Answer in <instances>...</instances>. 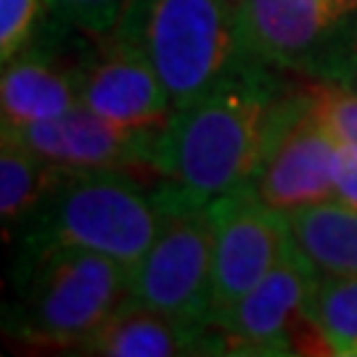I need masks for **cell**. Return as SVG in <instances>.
<instances>
[{
  "instance_id": "6da1fadb",
  "label": "cell",
  "mask_w": 357,
  "mask_h": 357,
  "mask_svg": "<svg viewBox=\"0 0 357 357\" xmlns=\"http://www.w3.org/2000/svg\"><path fill=\"white\" fill-rule=\"evenodd\" d=\"M283 88L262 69L175 109L156 143V172L167 178L156 191L162 206H206L249 183Z\"/></svg>"
},
{
  "instance_id": "7a4b0ae2",
  "label": "cell",
  "mask_w": 357,
  "mask_h": 357,
  "mask_svg": "<svg viewBox=\"0 0 357 357\" xmlns=\"http://www.w3.org/2000/svg\"><path fill=\"white\" fill-rule=\"evenodd\" d=\"M112 32L149 59L175 109L262 72L241 48L236 0H130Z\"/></svg>"
},
{
  "instance_id": "3957f363",
  "label": "cell",
  "mask_w": 357,
  "mask_h": 357,
  "mask_svg": "<svg viewBox=\"0 0 357 357\" xmlns=\"http://www.w3.org/2000/svg\"><path fill=\"white\" fill-rule=\"evenodd\" d=\"M165 209L128 169L64 167L51 193L26 220L24 252L79 246L132 270L151 249Z\"/></svg>"
},
{
  "instance_id": "277c9868",
  "label": "cell",
  "mask_w": 357,
  "mask_h": 357,
  "mask_svg": "<svg viewBox=\"0 0 357 357\" xmlns=\"http://www.w3.org/2000/svg\"><path fill=\"white\" fill-rule=\"evenodd\" d=\"M11 331L26 344L79 347L128 299L130 270L101 252L48 246L19 259Z\"/></svg>"
},
{
  "instance_id": "5b68a950",
  "label": "cell",
  "mask_w": 357,
  "mask_h": 357,
  "mask_svg": "<svg viewBox=\"0 0 357 357\" xmlns=\"http://www.w3.org/2000/svg\"><path fill=\"white\" fill-rule=\"evenodd\" d=\"M336 149L339 135L320 114L310 82L286 85L273 106L252 185L278 212L331 202L336 199Z\"/></svg>"
},
{
  "instance_id": "8992f818",
  "label": "cell",
  "mask_w": 357,
  "mask_h": 357,
  "mask_svg": "<svg viewBox=\"0 0 357 357\" xmlns=\"http://www.w3.org/2000/svg\"><path fill=\"white\" fill-rule=\"evenodd\" d=\"M212 257L215 222L209 209L167 206L151 249L130 270L128 299L191 326H209Z\"/></svg>"
},
{
  "instance_id": "52a82bcc",
  "label": "cell",
  "mask_w": 357,
  "mask_h": 357,
  "mask_svg": "<svg viewBox=\"0 0 357 357\" xmlns=\"http://www.w3.org/2000/svg\"><path fill=\"white\" fill-rule=\"evenodd\" d=\"M206 209L215 222L209 299V326H215L243 294L268 275L294 238L286 212L265 204L252 180L217 196Z\"/></svg>"
},
{
  "instance_id": "ba28073f",
  "label": "cell",
  "mask_w": 357,
  "mask_h": 357,
  "mask_svg": "<svg viewBox=\"0 0 357 357\" xmlns=\"http://www.w3.org/2000/svg\"><path fill=\"white\" fill-rule=\"evenodd\" d=\"M236 22L252 64L310 79L323 77L344 24L331 0H236Z\"/></svg>"
},
{
  "instance_id": "9c48e42d",
  "label": "cell",
  "mask_w": 357,
  "mask_h": 357,
  "mask_svg": "<svg viewBox=\"0 0 357 357\" xmlns=\"http://www.w3.org/2000/svg\"><path fill=\"white\" fill-rule=\"evenodd\" d=\"M320 278L305 252L294 241L289 243L268 275L212 326L222 336L225 352L294 355L291 323L305 310Z\"/></svg>"
},
{
  "instance_id": "30bf717a",
  "label": "cell",
  "mask_w": 357,
  "mask_h": 357,
  "mask_svg": "<svg viewBox=\"0 0 357 357\" xmlns=\"http://www.w3.org/2000/svg\"><path fill=\"white\" fill-rule=\"evenodd\" d=\"M82 106L122 128H165L175 106L153 66L116 32L96 35L79 56Z\"/></svg>"
},
{
  "instance_id": "8fae6325",
  "label": "cell",
  "mask_w": 357,
  "mask_h": 357,
  "mask_svg": "<svg viewBox=\"0 0 357 357\" xmlns=\"http://www.w3.org/2000/svg\"><path fill=\"white\" fill-rule=\"evenodd\" d=\"M3 132L13 135L53 165L138 172L146 167L156 169V143L162 128H122L79 103L53 119L3 125Z\"/></svg>"
},
{
  "instance_id": "7c38bea8",
  "label": "cell",
  "mask_w": 357,
  "mask_h": 357,
  "mask_svg": "<svg viewBox=\"0 0 357 357\" xmlns=\"http://www.w3.org/2000/svg\"><path fill=\"white\" fill-rule=\"evenodd\" d=\"M82 355L106 357H175L199 352H225L220 331L191 326L125 299L88 342L77 347Z\"/></svg>"
},
{
  "instance_id": "4fadbf2b",
  "label": "cell",
  "mask_w": 357,
  "mask_h": 357,
  "mask_svg": "<svg viewBox=\"0 0 357 357\" xmlns=\"http://www.w3.org/2000/svg\"><path fill=\"white\" fill-rule=\"evenodd\" d=\"M82 103L79 61H66L45 45H26L3 64L0 112L3 125H26L66 114Z\"/></svg>"
},
{
  "instance_id": "5bb4252c",
  "label": "cell",
  "mask_w": 357,
  "mask_h": 357,
  "mask_svg": "<svg viewBox=\"0 0 357 357\" xmlns=\"http://www.w3.org/2000/svg\"><path fill=\"white\" fill-rule=\"evenodd\" d=\"M294 243L323 278L357 275V209L342 202H320L286 212Z\"/></svg>"
},
{
  "instance_id": "9a60e30c",
  "label": "cell",
  "mask_w": 357,
  "mask_h": 357,
  "mask_svg": "<svg viewBox=\"0 0 357 357\" xmlns=\"http://www.w3.org/2000/svg\"><path fill=\"white\" fill-rule=\"evenodd\" d=\"M61 165H53L29 146L3 132L0 138V220L6 238L13 228H24L43 199L51 193Z\"/></svg>"
},
{
  "instance_id": "2e32d148",
  "label": "cell",
  "mask_w": 357,
  "mask_h": 357,
  "mask_svg": "<svg viewBox=\"0 0 357 357\" xmlns=\"http://www.w3.org/2000/svg\"><path fill=\"white\" fill-rule=\"evenodd\" d=\"M305 312L328 342L331 355L357 357V275L320 278Z\"/></svg>"
},
{
  "instance_id": "e0dca14e",
  "label": "cell",
  "mask_w": 357,
  "mask_h": 357,
  "mask_svg": "<svg viewBox=\"0 0 357 357\" xmlns=\"http://www.w3.org/2000/svg\"><path fill=\"white\" fill-rule=\"evenodd\" d=\"M130 0H45V11L59 26H75L88 35H106L116 26Z\"/></svg>"
},
{
  "instance_id": "ac0fdd59",
  "label": "cell",
  "mask_w": 357,
  "mask_h": 357,
  "mask_svg": "<svg viewBox=\"0 0 357 357\" xmlns=\"http://www.w3.org/2000/svg\"><path fill=\"white\" fill-rule=\"evenodd\" d=\"M45 0H0V59L3 64L24 51L38 35Z\"/></svg>"
},
{
  "instance_id": "d6986e66",
  "label": "cell",
  "mask_w": 357,
  "mask_h": 357,
  "mask_svg": "<svg viewBox=\"0 0 357 357\" xmlns=\"http://www.w3.org/2000/svg\"><path fill=\"white\" fill-rule=\"evenodd\" d=\"M310 90L318 101V109L323 119L328 122V128L342 138V141L357 143V93L344 88L339 82L328 79H310Z\"/></svg>"
},
{
  "instance_id": "ffe728a7",
  "label": "cell",
  "mask_w": 357,
  "mask_h": 357,
  "mask_svg": "<svg viewBox=\"0 0 357 357\" xmlns=\"http://www.w3.org/2000/svg\"><path fill=\"white\" fill-rule=\"evenodd\" d=\"M357 69V11L344 19L339 40H336V48L331 53V61L326 66V72L320 79H328V82H339L342 77H347L349 72Z\"/></svg>"
},
{
  "instance_id": "44dd1931",
  "label": "cell",
  "mask_w": 357,
  "mask_h": 357,
  "mask_svg": "<svg viewBox=\"0 0 357 357\" xmlns=\"http://www.w3.org/2000/svg\"><path fill=\"white\" fill-rule=\"evenodd\" d=\"M336 199L357 209V143L342 138L336 149Z\"/></svg>"
},
{
  "instance_id": "7402d4cb",
  "label": "cell",
  "mask_w": 357,
  "mask_h": 357,
  "mask_svg": "<svg viewBox=\"0 0 357 357\" xmlns=\"http://www.w3.org/2000/svg\"><path fill=\"white\" fill-rule=\"evenodd\" d=\"M333 11H336V16L344 22V19H349L352 13L357 11V0H331Z\"/></svg>"
},
{
  "instance_id": "603a6c76",
  "label": "cell",
  "mask_w": 357,
  "mask_h": 357,
  "mask_svg": "<svg viewBox=\"0 0 357 357\" xmlns=\"http://www.w3.org/2000/svg\"><path fill=\"white\" fill-rule=\"evenodd\" d=\"M339 85H344V88L355 90V93H357V69H355V72H349L347 77H342V79H339Z\"/></svg>"
}]
</instances>
